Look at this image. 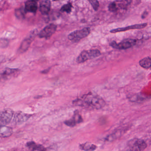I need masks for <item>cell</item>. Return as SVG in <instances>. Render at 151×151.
I'll list each match as a JSON object with an SVG mask.
<instances>
[{"label":"cell","mask_w":151,"mask_h":151,"mask_svg":"<svg viewBox=\"0 0 151 151\" xmlns=\"http://www.w3.org/2000/svg\"><path fill=\"white\" fill-rule=\"evenodd\" d=\"M73 104L78 106L98 110L103 108L106 103L101 97L96 94L90 93L83 96L82 99H75L73 102Z\"/></svg>","instance_id":"1"},{"label":"cell","mask_w":151,"mask_h":151,"mask_svg":"<svg viewBox=\"0 0 151 151\" xmlns=\"http://www.w3.org/2000/svg\"><path fill=\"white\" fill-rule=\"evenodd\" d=\"M101 55V52L97 49L83 50L77 57L76 62L78 63H83L87 60L98 57Z\"/></svg>","instance_id":"2"},{"label":"cell","mask_w":151,"mask_h":151,"mask_svg":"<svg viewBox=\"0 0 151 151\" xmlns=\"http://www.w3.org/2000/svg\"><path fill=\"white\" fill-rule=\"evenodd\" d=\"M90 29L89 27H85L80 30H76L68 35V39L73 42L79 41L87 37L90 34Z\"/></svg>","instance_id":"3"},{"label":"cell","mask_w":151,"mask_h":151,"mask_svg":"<svg viewBox=\"0 0 151 151\" xmlns=\"http://www.w3.org/2000/svg\"><path fill=\"white\" fill-rule=\"evenodd\" d=\"M137 42V40L135 39H127L119 43H117L115 41H112L110 43V46L116 49L126 50L136 45Z\"/></svg>","instance_id":"4"},{"label":"cell","mask_w":151,"mask_h":151,"mask_svg":"<svg viewBox=\"0 0 151 151\" xmlns=\"http://www.w3.org/2000/svg\"><path fill=\"white\" fill-rule=\"evenodd\" d=\"M37 32L38 31L37 30H34L32 31L29 34L28 36H27L25 39L22 41L17 50L19 54L25 53L27 50L31 43L36 37L37 35Z\"/></svg>","instance_id":"5"},{"label":"cell","mask_w":151,"mask_h":151,"mask_svg":"<svg viewBox=\"0 0 151 151\" xmlns=\"http://www.w3.org/2000/svg\"><path fill=\"white\" fill-rule=\"evenodd\" d=\"M127 145L128 151H144L147 147L143 140L136 138L130 140Z\"/></svg>","instance_id":"6"},{"label":"cell","mask_w":151,"mask_h":151,"mask_svg":"<svg viewBox=\"0 0 151 151\" xmlns=\"http://www.w3.org/2000/svg\"><path fill=\"white\" fill-rule=\"evenodd\" d=\"M57 26L53 24H51L45 27L38 33V36L40 38L49 39L56 31Z\"/></svg>","instance_id":"7"},{"label":"cell","mask_w":151,"mask_h":151,"mask_svg":"<svg viewBox=\"0 0 151 151\" xmlns=\"http://www.w3.org/2000/svg\"><path fill=\"white\" fill-rule=\"evenodd\" d=\"M13 111L12 109H6L1 113V126H6L10 122L13 115Z\"/></svg>","instance_id":"8"},{"label":"cell","mask_w":151,"mask_h":151,"mask_svg":"<svg viewBox=\"0 0 151 151\" xmlns=\"http://www.w3.org/2000/svg\"><path fill=\"white\" fill-rule=\"evenodd\" d=\"M147 23H142V24H137L129 26L126 27H119L116 29H112L111 30L110 32L111 33H116L121 32H126L130 30L134 29H141L144 28L147 26Z\"/></svg>","instance_id":"9"},{"label":"cell","mask_w":151,"mask_h":151,"mask_svg":"<svg viewBox=\"0 0 151 151\" xmlns=\"http://www.w3.org/2000/svg\"><path fill=\"white\" fill-rule=\"evenodd\" d=\"M83 121V119L81 115L79 113L78 111L74 112L73 116L70 119L64 122L66 126L70 127H74L77 124L81 123Z\"/></svg>","instance_id":"10"},{"label":"cell","mask_w":151,"mask_h":151,"mask_svg":"<svg viewBox=\"0 0 151 151\" xmlns=\"http://www.w3.org/2000/svg\"><path fill=\"white\" fill-rule=\"evenodd\" d=\"M20 73V70L18 69H10L6 68L1 73V76L4 80H7L18 75Z\"/></svg>","instance_id":"11"},{"label":"cell","mask_w":151,"mask_h":151,"mask_svg":"<svg viewBox=\"0 0 151 151\" xmlns=\"http://www.w3.org/2000/svg\"><path fill=\"white\" fill-rule=\"evenodd\" d=\"M39 0H28L25 4V10L26 12L35 13L38 9L37 2Z\"/></svg>","instance_id":"12"},{"label":"cell","mask_w":151,"mask_h":151,"mask_svg":"<svg viewBox=\"0 0 151 151\" xmlns=\"http://www.w3.org/2000/svg\"><path fill=\"white\" fill-rule=\"evenodd\" d=\"M51 7L50 0H42L40 4V10L43 15L48 14Z\"/></svg>","instance_id":"13"},{"label":"cell","mask_w":151,"mask_h":151,"mask_svg":"<svg viewBox=\"0 0 151 151\" xmlns=\"http://www.w3.org/2000/svg\"><path fill=\"white\" fill-rule=\"evenodd\" d=\"M31 115L26 114L24 113L19 112H17L14 116V122L16 124H21L26 121L31 117Z\"/></svg>","instance_id":"14"},{"label":"cell","mask_w":151,"mask_h":151,"mask_svg":"<svg viewBox=\"0 0 151 151\" xmlns=\"http://www.w3.org/2000/svg\"><path fill=\"white\" fill-rule=\"evenodd\" d=\"M13 133L12 129L5 126H1L0 135L1 137H7L10 136Z\"/></svg>","instance_id":"15"},{"label":"cell","mask_w":151,"mask_h":151,"mask_svg":"<svg viewBox=\"0 0 151 151\" xmlns=\"http://www.w3.org/2000/svg\"><path fill=\"white\" fill-rule=\"evenodd\" d=\"M27 146L33 151H43L46 149L43 145L37 144L33 142L27 143Z\"/></svg>","instance_id":"16"},{"label":"cell","mask_w":151,"mask_h":151,"mask_svg":"<svg viewBox=\"0 0 151 151\" xmlns=\"http://www.w3.org/2000/svg\"><path fill=\"white\" fill-rule=\"evenodd\" d=\"M139 65L144 69H150L151 68V58L147 57L143 58L139 61Z\"/></svg>","instance_id":"17"},{"label":"cell","mask_w":151,"mask_h":151,"mask_svg":"<svg viewBox=\"0 0 151 151\" xmlns=\"http://www.w3.org/2000/svg\"><path fill=\"white\" fill-rule=\"evenodd\" d=\"M80 148L82 150L85 151H93L96 149V146L89 142H86L81 144Z\"/></svg>","instance_id":"18"},{"label":"cell","mask_w":151,"mask_h":151,"mask_svg":"<svg viewBox=\"0 0 151 151\" xmlns=\"http://www.w3.org/2000/svg\"><path fill=\"white\" fill-rule=\"evenodd\" d=\"M72 3H68L63 5L60 9V11L62 12H65L67 13H70L72 12Z\"/></svg>","instance_id":"19"},{"label":"cell","mask_w":151,"mask_h":151,"mask_svg":"<svg viewBox=\"0 0 151 151\" xmlns=\"http://www.w3.org/2000/svg\"><path fill=\"white\" fill-rule=\"evenodd\" d=\"M109 10L111 12H115L117 11L118 9L117 7V4L116 2H113L109 4L108 7Z\"/></svg>","instance_id":"20"},{"label":"cell","mask_w":151,"mask_h":151,"mask_svg":"<svg viewBox=\"0 0 151 151\" xmlns=\"http://www.w3.org/2000/svg\"><path fill=\"white\" fill-rule=\"evenodd\" d=\"M95 11H97L99 7V2L98 0H88Z\"/></svg>","instance_id":"21"},{"label":"cell","mask_w":151,"mask_h":151,"mask_svg":"<svg viewBox=\"0 0 151 151\" xmlns=\"http://www.w3.org/2000/svg\"><path fill=\"white\" fill-rule=\"evenodd\" d=\"M57 146L54 145L49 146L48 148H46L43 151H57Z\"/></svg>","instance_id":"22"},{"label":"cell","mask_w":151,"mask_h":151,"mask_svg":"<svg viewBox=\"0 0 151 151\" xmlns=\"http://www.w3.org/2000/svg\"><path fill=\"white\" fill-rule=\"evenodd\" d=\"M15 14L17 15V17L20 18L23 17V13H22V11H21V9H18L17 10H16Z\"/></svg>","instance_id":"23"},{"label":"cell","mask_w":151,"mask_h":151,"mask_svg":"<svg viewBox=\"0 0 151 151\" xmlns=\"http://www.w3.org/2000/svg\"><path fill=\"white\" fill-rule=\"evenodd\" d=\"M148 15V12H147L145 11L143 12L142 15V19H145L147 17Z\"/></svg>","instance_id":"24"},{"label":"cell","mask_w":151,"mask_h":151,"mask_svg":"<svg viewBox=\"0 0 151 151\" xmlns=\"http://www.w3.org/2000/svg\"><path fill=\"white\" fill-rule=\"evenodd\" d=\"M49 71V69H47V70H45L42 71L41 73H43V74H46V73L48 72Z\"/></svg>","instance_id":"25"}]
</instances>
